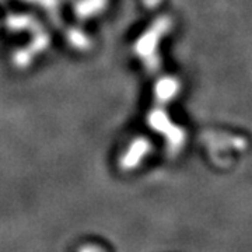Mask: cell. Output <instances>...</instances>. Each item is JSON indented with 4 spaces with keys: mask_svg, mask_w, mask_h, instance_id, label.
Listing matches in <instances>:
<instances>
[{
    "mask_svg": "<svg viewBox=\"0 0 252 252\" xmlns=\"http://www.w3.org/2000/svg\"><path fill=\"white\" fill-rule=\"evenodd\" d=\"M77 252H108L105 248H102L98 244H84L79 248Z\"/></svg>",
    "mask_w": 252,
    "mask_h": 252,
    "instance_id": "cell-3",
    "label": "cell"
},
{
    "mask_svg": "<svg viewBox=\"0 0 252 252\" xmlns=\"http://www.w3.org/2000/svg\"><path fill=\"white\" fill-rule=\"evenodd\" d=\"M146 149H147V144L144 143V142H137L132 146V149H130V152L126 154L125 157L122 158V167L124 168H133L137 161H139V158H142V156L146 152Z\"/></svg>",
    "mask_w": 252,
    "mask_h": 252,
    "instance_id": "cell-1",
    "label": "cell"
},
{
    "mask_svg": "<svg viewBox=\"0 0 252 252\" xmlns=\"http://www.w3.org/2000/svg\"><path fill=\"white\" fill-rule=\"evenodd\" d=\"M104 1L105 0H83L80 4H79V7H77V11H79V14L83 16V17L84 16H90V14L98 11L102 7Z\"/></svg>",
    "mask_w": 252,
    "mask_h": 252,
    "instance_id": "cell-2",
    "label": "cell"
},
{
    "mask_svg": "<svg viewBox=\"0 0 252 252\" xmlns=\"http://www.w3.org/2000/svg\"><path fill=\"white\" fill-rule=\"evenodd\" d=\"M70 41H72V44H74L76 46H83L87 44V39H86V36L80 34V32H77V31H73L72 35H70Z\"/></svg>",
    "mask_w": 252,
    "mask_h": 252,
    "instance_id": "cell-4",
    "label": "cell"
}]
</instances>
